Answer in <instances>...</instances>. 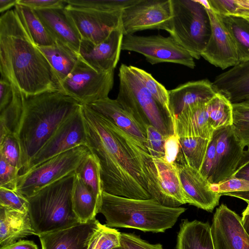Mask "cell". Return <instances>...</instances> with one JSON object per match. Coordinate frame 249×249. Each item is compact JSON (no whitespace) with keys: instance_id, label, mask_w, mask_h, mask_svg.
Returning <instances> with one entry per match:
<instances>
[{"instance_id":"obj_1","label":"cell","mask_w":249,"mask_h":249,"mask_svg":"<svg viewBox=\"0 0 249 249\" xmlns=\"http://www.w3.org/2000/svg\"><path fill=\"white\" fill-rule=\"evenodd\" d=\"M81 108L87 146L99 160L103 191L129 198H151L146 165L152 157L146 147L89 105Z\"/></svg>"},{"instance_id":"obj_2","label":"cell","mask_w":249,"mask_h":249,"mask_svg":"<svg viewBox=\"0 0 249 249\" xmlns=\"http://www.w3.org/2000/svg\"><path fill=\"white\" fill-rule=\"evenodd\" d=\"M0 75L25 95L60 91V82L15 9L0 18Z\"/></svg>"},{"instance_id":"obj_3","label":"cell","mask_w":249,"mask_h":249,"mask_svg":"<svg viewBox=\"0 0 249 249\" xmlns=\"http://www.w3.org/2000/svg\"><path fill=\"white\" fill-rule=\"evenodd\" d=\"M22 109L12 130L20 145L21 174L59 126L82 106L60 91L32 95L22 93Z\"/></svg>"},{"instance_id":"obj_4","label":"cell","mask_w":249,"mask_h":249,"mask_svg":"<svg viewBox=\"0 0 249 249\" xmlns=\"http://www.w3.org/2000/svg\"><path fill=\"white\" fill-rule=\"evenodd\" d=\"M186 210L164 206L152 198L132 199L103 191L98 213L105 216L106 225L109 227L158 233L173 227Z\"/></svg>"},{"instance_id":"obj_5","label":"cell","mask_w":249,"mask_h":249,"mask_svg":"<svg viewBox=\"0 0 249 249\" xmlns=\"http://www.w3.org/2000/svg\"><path fill=\"white\" fill-rule=\"evenodd\" d=\"M75 172L53 182L27 198L28 213L36 235L68 228L80 222L72 206Z\"/></svg>"},{"instance_id":"obj_6","label":"cell","mask_w":249,"mask_h":249,"mask_svg":"<svg viewBox=\"0 0 249 249\" xmlns=\"http://www.w3.org/2000/svg\"><path fill=\"white\" fill-rule=\"evenodd\" d=\"M118 103L145 128L152 125L165 136L175 133L173 115L147 90L133 66L122 64L118 73Z\"/></svg>"},{"instance_id":"obj_7","label":"cell","mask_w":249,"mask_h":249,"mask_svg":"<svg viewBox=\"0 0 249 249\" xmlns=\"http://www.w3.org/2000/svg\"><path fill=\"white\" fill-rule=\"evenodd\" d=\"M172 31L170 35L194 59H199L211 36L205 8L193 0H171Z\"/></svg>"},{"instance_id":"obj_8","label":"cell","mask_w":249,"mask_h":249,"mask_svg":"<svg viewBox=\"0 0 249 249\" xmlns=\"http://www.w3.org/2000/svg\"><path fill=\"white\" fill-rule=\"evenodd\" d=\"M90 153L87 146L80 145L51 158L19 175L16 191L26 198L31 197L44 187L75 172Z\"/></svg>"},{"instance_id":"obj_9","label":"cell","mask_w":249,"mask_h":249,"mask_svg":"<svg viewBox=\"0 0 249 249\" xmlns=\"http://www.w3.org/2000/svg\"><path fill=\"white\" fill-rule=\"evenodd\" d=\"M114 71L98 72L80 58L71 73L60 82V92L81 104L108 97L113 86Z\"/></svg>"},{"instance_id":"obj_10","label":"cell","mask_w":249,"mask_h":249,"mask_svg":"<svg viewBox=\"0 0 249 249\" xmlns=\"http://www.w3.org/2000/svg\"><path fill=\"white\" fill-rule=\"evenodd\" d=\"M122 50L135 52L142 54L146 60L154 65L172 63L194 69V58L171 36H138L124 35Z\"/></svg>"},{"instance_id":"obj_11","label":"cell","mask_w":249,"mask_h":249,"mask_svg":"<svg viewBox=\"0 0 249 249\" xmlns=\"http://www.w3.org/2000/svg\"><path fill=\"white\" fill-rule=\"evenodd\" d=\"M171 0H139L122 11L121 22L124 35L147 29L172 31Z\"/></svg>"},{"instance_id":"obj_12","label":"cell","mask_w":249,"mask_h":249,"mask_svg":"<svg viewBox=\"0 0 249 249\" xmlns=\"http://www.w3.org/2000/svg\"><path fill=\"white\" fill-rule=\"evenodd\" d=\"M81 107L59 126L32 158L21 174L62 153L80 145L87 146V135Z\"/></svg>"},{"instance_id":"obj_13","label":"cell","mask_w":249,"mask_h":249,"mask_svg":"<svg viewBox=\"0 0 249 249\" xmlns=\"http://www.w3.org/2000/svg\"><path fill=\"white\" fill-rule=\"evenodd\" d=\"M65 9L82 39L95 44L105 40L115 29L122 27L123 10L106 11L66 4Z\"/></svg>"},{"instance_id":"obj_14","label":"cell","mask_w":249,"mask_h":249,"mask_svg":"<svg viewBox=\"0 0 249 249\" xmlns=\"http://www.w3.org/2000/svg\"><path fill=\"white\" fill-rule=\"evenodd\" d=\"M153 160L155 172L150 194L151 197L170 207L190 204L191 201L183 188L176 163H169L164 158H153Z\"/></svg>"},{"instance_id":"obj_15","label":"cell","mask_w":249,"mask_h":249,"mask_svg":"<svg viewBox=\"0 0 249 249\" xmlns=\"http://www.w3.org/2000/svg\"><path fill=\"white\" fill-rule=\"evenodd\" d=\"M206 11L210 20L211 33L201 56L222 70L233 67L239 63L234 42L220 16L211 9Z\"/></svg>"},{"instance_id":"obj_16","label":"cell","mask_w":249,"mask_h":249,"mask_svg":"<svg viewBox=\"0 0 249 249\" xmlns=\"http://www.w3.org/2000/svg\"><path fill=\"white\" fill-rule=\"evenodd\" d=\"M211 227L215 249H249L241 217L226 205L216 209Z\"/></svg>"},{"instance_id":"obj_17","label":"cell","mask_w":249,"mask_h":249,"mask_svg":"<svg viewBox=\"0 0 249 249\" xmlns=\"http://www.w3.org/2000/svg\"><path fill=\"white\" fill-rule=\"evenodd\" d=\"M124 36L120 27L97 44L82 39L79 51L81 59L98 72L114 70L119 60Z\"/></svg>"},{"instance_id":"obj_18","label":"cell","mask_w":249,"mask_h":249,"mask_svg":"<svg viewBox=\"0 0 249 249\" xmlns=\"http://www.w3.org/2000/svg\"><path fill=\"white\" fill-rule=\"evenodd\" d=\"M216 162L211 184H218L234 177L244 153L232 125L217 130Z\"/></svg>"},{"instance_id":"obj_19","label":"cell","mask_w":249,"mask_h":249,"mask_svg":"<svg viewBox=\"0 0 249 249\" xmlns=\"http://www.w3.org/2000/svg\"><path fill=\"white\" fill-rule=\"evenodd\" d=\"M176 163L183 188L191 201L190 205L212 212L219 204L221 196L211 189V184L198 170L187 164Z\"/></svg>"},{"instance_id":"obj_20","label":"cell","mask_w":249,"mask_h":249,"mask_svg":"<svg viewBox=\"0 0 249 249\" xmlns=\"http://www.w3.org/2000/svg\"><path fill=\"white\" fill-rule=\"evenodd\" d=\"M100 223L96 219L38 235L41 249H88Z\"/></svg>"},{"instance_id":"obj_21","label":"cell","mask_w":249,"mask_h":249,"mask_svg":"<svg viewBox=\"0 0 249 249\" xmlns=\"http://www.w3.org/2000/svg\"><path fill=\"white\" fill-rule=\"evenodd\" d=\"M34 11L55 41L79 54L82 38L65 7Z\"/></svg>"},{"instance_id":"obj_22","label":"cell","mask_w":249,"mask_h":249,"mask_svg":"<svg viewBox=\"0 0 249 249\" xmlns=\"http://www.w3.org/2000/svg\"><path fill=\"white\" fill-rule=\"evenodd\" d=\"M168 92L169 109L175 119L186 108L208 102L218 93L208 79L188 82Z\"/></svg>"},{"instance_id":"obj_23","label":"cell","mask_w":249,"mask_h":249,"mask_svg":"<svg viewBox=\"0 0 249 249\" xmlns=\"http://www.w3.org/2000/svg\"><path fill=\"white\" fill-rule=\"evenodd\" d=\"M213 85L231 104L249 99V60L217 75Z\"/></svg>"},{"instance_id":"obj_24","label":"cell","mask_w":249,"mask_h":249,"mask_svg":"<svg viewBox=\"0 0 249 249\" xmlns=\"http://www.w3.org/2000/svg\"><path fill=\"white\" fill-rule=\"evenodd\" d=\"M107 118L117 127L136 138L146 147V131L116 99L109 97L100 99L88 105Z\"/></svg>"},{"instance_id":"obj_25","label":"cell","mask_w":249,"mask_h":249,"mask_svg":"<svg viewBox=\"0 0 249 249\" xmlns=\"http://www.w3.org/2000/svg\"><path fill=\"white\" fill-rule=\"evenodd\" d=\"M207 103L189 107L175 118V132L178 137H199L211 140L214 130L209 122Z\"/></svg>"},{"instance_id":"obj_26","label":"cell","mask_w":249,"mask_h":249,"mask_svg":"<svg viewBox=\"0 0 249 249\" xmlns=\"http://www.w3.org/2000/svg\"><path fill=\"white\" fill-rule=\"evenodd\" d=\"M32 235H36L28 213L0 206V247Z\"/></svg>"},{"instance_id":"obj_27","label":"cell","mask_w":249,"mask_h":249,"mask_svg":"<svg viewBox=\"0 0 249 249\" xmlns=\"http://www.w3.org/2000/svg\"><path fill=\"white\" fill-rule=\"evenodd\" d=\"M176 249H215L209 223L182 220Z\"/></svg>"},{"instance_id":"obj_28","label":"cell","mask_w":249,"mask_h":249,"mask_svg":"<svg viewBox=\"0 0 249 249\" xmlns=\"http://www.w3.org/2000/svg\"><path fill=\"white\" fill-rule=\"evenodd\" d=\"M52 67L59 82L73 71L80 58L79 54L59 41L50 46H38Z\"/></svg>"},{"instance_id":"obj_29","label":"cell","mask_w":249,"mask_h":249,"mask_svg":"<svg viewBox=\"0 0 249 249\" xmlns=\"http://www.w3.org/2000/svg\"><path fill=\"white\" fill-rule=\"evenodd\" d=\"M71 202L73 211L81 223L96 219L99 207L98 201L76 172L71 192Z\"/></svg>"},{"instance_id":"obj_30","label":"cell","mask_w":249,"mask_h":249,"mask_svg":"<svg viewBox=\"0 0 249 249\" xmlns=\"http://www.w3.org/2000/svg\"><path fill=\"white\" fill-rule=\"evenodd\" d=\"M210 141L199 137H179V151L175 162L187 164L200 171Z\"/></svg>"},{"instance_id":"obj_31","label":"cell","mask_w":249,"mask_h":249,"mask_svg":"<svg viewBox=\"0 0 249 249\" xmlns=\"http://www.w3.org/2000/svg\"><path fill=\"white\" fill-rule=\"evenodd\" d=\"M14 9L30 37L37 46H50L55 42L34 10L18 4Z\"/></svg>"},{"instance_id":"obj_32","label":"cell","mask_w":249,"mask_h":249,"mask_svg":"<svg viewBox=\"0 0 249 249\" xmlns=\"http://www.w3.org/2000/svg\"><path fill=\"white\" fill-rule=\"evenodd\" d=\"M235 45L240 62L249 60V21L235 15H219Z\"/></svg>"},{"instance_id":"obj_33","label":"cell","mask_w":249,"mask_h":249,"mask_svg":"<svg viewBox=\"0 0 249 249\" xmlns=\"http://www.w3.org/2000/svg\"><path fill=\"white\" fill-rule=\"evenodd\" d=\"M75 172L92 192L100 206L104 191L100 165L98 159L91 153H89Z\"/></svg>"},{"instance_id":"obj_34","label":"cell","mask_w":249,"mask_h":249,"mask_svg":"<svg viewBox=\"0 0 249 249\" xmlns=\"http://www.w3.org/2000/svg\"><path fill=\"white\" fill-rule=\"evenodd\" d=\"M207 106L209 122L214 131L232 125V105L223 95L217 93Z\"/></svg>"},{"instance_id":"obj_35","label":"cell","mask_w":249,"mask_h":249,"mask_svg":"<svg viewBox=\"0 0 249 249\" xmlns=\"http://www.w3.org/2000/svg\"><path fill=\"white\" fill-rule=\"evenodd\" d=\"M13 97L11 102L0 111V140L7 134L13 133L14 124L22 107L21 92L13 85Z\"/></svg>"},{"instance_id":"obj_36","label":"cell","mask_w":249,"mask_h":249,"mask_svg":"<svg viewBox=\"0 0 249 249\" xmlns=\"http://www.w3.org/2000/svg\"><path fill=\"white\" fill-rule=\"evenodd\" d=\"M139 0H64L67 4L74 7L100 11L123 10Z\"/></svg>"},{"instance_id":"obj_37","label":"cell","mask_w":249,"mask_h":249,"mask_svg":"<svg viewBox=\"0 0 249 249\" xmlns=\"http://www.w3.org/2000/svg\"><path fill=\"white\" fill-rule=\"evenodd\" d=\"M121 232L100 223L93 235L88 249H113L121 246Z\"/></svg>"},{"instance_id":"obj_38","label":"cell","mask_w":249,"mask_h":249,"mask_svg":"<svg viewBox=\"0 0 249 249\" xmlns=\"http://www.w3.org/2000/svg\"><path fill=\"white\" fill-rule=\"evenodd\" d=\"M133 69L147 90L172 115L169 107L168 90L151 74L138 67L133 66Z\"/></svg>"},{"instance_id":"obj_39","label":"cell","mask_w":249,"mask_h":249,"mask_svg":"<svg viewBox=\"0 0 249 249\" xmlns=\"http://www.w3.org/2000/svg\"><path fill=\"white\" fill-rule=\"evenodd\" d=\"M0 154L8 163L21 170L20 148L14 134L8 133L0 140Z\"/></svg>"},{"instance_id":"obj_40","label":"cell","mask_w":249,"mask_h":249,"mask_svg":"<svg viewBox=\"0 0 249 249\" xmlns=\"http://www.w3.org/2000/svg\"><path fill=\"white\" fill-rule=\"evenodd\" d=\"M27 198L16 191L0 187V206L22 213H28Z\"/></svg>"},{"instance_id":"obj_41","label":"cell","mask_w":249,"mask_h":249,"mask_svg":"<svg viewBox=\"0 0 249 249\" xmlns=\"http://www.w3.org/2000/svg\"><path fill=\"white\" fill-rule=\"evenodd\" d=\"M146 131V148L153 158H164V145L166 138L165 136L152 125H148Z\"/></svg>"},{"instance_id":"obj_42","label":"cell","mask_w":249,"mask_h":249,"mask_svg":"<svg viewBox=\"0 0 249 249\" xmlns=\"http://www.w3.org/2000/svg\"><path fill=\"white\" fill-rule=\"evenodd\" d=\"M217 131L215 130L210 140L203 163L199 171L211 184L213 176L215 162Z\"/></svg>"},{"instance_id":"obj_43","label":"cell","mask_w":249,"mask_h":249,"mask_svg":"<svg viewBox=\"0 0 249 249\" xmlns=\"http://www.w3.org/2000/svg\"><path fill=\"white\" fill-rule=\"evenodd\" d=\"M20 171V169L10 164L0 154V187L16 191Z\"/></svg>"},{"instance_id":"obj_44","label":"cell","mask_w":249,"mask_h":249,"mask_svg":"<svg viewBox=\"0 0 249 249\" xmlns=\"http://www.w3.org/2000/svg\"><path fill=\"white\" fill-rule=\"evenodd\" d=\"M211 189L219 194L234 192L249 191V181L232 178L218 184H211Z\"/></svg>"},{"instance_id":"obj_45","label":"cell","mask_w":249,"mask_h":249,"mask_svg":"<svg viewBox=\"0 0 249 249\" xmlns=\"http://www.w3.org/2000/svg\"><path fill=\"white\" fill-rule=\"evenodd\" d=\"M120 241L123 249H163L161 244L149 243L132 233H121Z\"/></svg>"},{"instance_id":"obj_46","label":"cell","mask_w":249,"mask_h":249,"mask_svg":"<svg viewBox=\"0 0 249 249\" xmlns=\"http://www.w3.org/2000/svg\"><path fill=\"white\" fill-rule=\"evenodd\" d=\"M17 4L34 10L61 8L66 5L64 0H18Z\"/></svg>"},{"instance_id":"obj_47","label":"cell","mask_w":249,"mask_h":249,"mask_svg":"<svg viewBox=\"0 0 249 249\" xmlns=\"http://www.w3.org/2000/svg\"><path fill=\"white\" fill-rule=\"evenodd\" d=\"M211 9L220 16L231 15L237 10L235 0H209Z\"/></svg>"},{"instance_id":"obj_48","label":"cell","mask_w":249,"mask_h":249,"mask_svg":"<svg viewBox=\"0 0 249 249\" xmlns=\"http://www.w3.org/2000/svg\"><path fill=\"white\" fill-rule=\"evenodd\" d=\"M179 146V137L176 132L167 137L164 145V157L167 162H175L178 153Z\"/></svg>"},{"instance_id":"obj_49","label":"cell","mask_w":249,"mask_h":249,"mask_svg":"<svg viewBox=\"0 0 249 249\" xmlns=\"http://www.w3.org/2000/svg\"><path fill=\"white\" fill-rule=\"evenodd\" d=\"M13 97L12 83L6 78L0 76V111L3 110L11 102Z\"/></svg>"},{"instance_id":"obj_50","label":"cell","mask_w":249,"mask_h":249,"mask_svg":"<svg viewBox=\"0 0 249 249\" xmlns=\"http://www.w3.org/2000/svg\"><path fill=\"white\" fill-rule=\"evenodd\" d=\"M232 130L236 138L243 147L249 148V122L233 123Z\"/></svg>"},{"instance_id":"obj_51","label":"cell","mask_w":249,"mask_h":249,"mask_svg":"<svg viewBox=\"0 0 249 249\" xmlns=\"http://www.w3.org/2000/svg\"><path fill=\"white\" fill-rule=\"evenodd\" d=\"M231 105L233 123L249 122V99Z\"/></svg>"},{"instance_id":"obj_52","label":"cell","mask_w":249,"mask_h":249,"mask_svg":"<svg viewBox=\"0 0 249 249\" xmlns=\"http://www.w3.org/2000/svg\"><path fill=\"white\" fill-rule=\"evenodd\" d=\"M233 178H242L249 181V148L244 153L239 162L237 169Z\"/></svg>"},{"instance_id":"obj_53","label":"cell","mask_w":249,"mask_h":249,"mask_svg":"<svg viewBox=\"0 0 249 249\" xmlns=\"http://www.w3.org/2000/svg\"><path fill=\"white\" fill-rule=\"evenodd\" d=\"M0 249H38L33 241L20 240L10 245L0 247Z\"/></svg>"},{"instance_id":"obj_54","label":"cell","mask_w":249,"mask_h":249,"mask_svg":"<svg viewBox=\"0 0 249 249\" xmlns=\"http://www.w3.org/2000/svg\"><path fill=\"white\" fill-rule=\"evenodd\" d=\"M220 195L221 196H228L237 197L244 200L247 203L249 202V191L225 193L220 194Z\"/></svg>"},{"instance_id":"obj_55","label":"cell","mask_w":249,"mask_h":249,"mask_svg":"<svg viewBox=\"0 0 249 249\" xmlns=\"http://www.w3.org/2000/svg\"><path fill=\"white\" fill-rule=\"evenodd\" d=\"M18 0H0V12L2 13L13 6H15Z\"/></svg>"},{"instance_id":"obj_56","label":"cell","mask_w":249,"mask_h":249,"mask_svg":"<svg viewBox=\"0 0 249 249\" xmlns=\"http://www.w3.org/2000/svg\"><path fill=\"white\" fill-rule=\"evenodd\" d=\"M235 2L237 6V10L249 11V0H235Z\"/></svg>"},{"instance_id":"obj_57","label":"cell","mask_w":249,"mask_h":249,"mask_svg":"<svg viewBox=\"0 0 249 249\" xmlns=\"http://www.w3.org/2000/svg\"><path fill=\"white\" fill-rule=\"evenodd\" d=\"M241 221L244 229L249 235V214L242 216Z\"/></svg>"},{"instance_id":"obj_58","label":"cell","mask_w":249,"mask_h":249,"mask_svg":"<svg viewBox=\"0 0 249 249\" xmlns=\"http://www.w3.org/2000/svg\"><path fill=\"white\" fill-rule=\"evenodd\" d=\"M231 15H235L244 18H249V11L238 10L235 14Z\"/></svg>"},{"instance_id":"obj_59","label":"cell","mask_w":249,"mask_h":249,"mask_svg":"<svg viewBox=\"0 0 249 249\" xmlns=\"http://www.w3.org/2000/svg\"><path fill=\"white\" fill-rule=\"evenodd\" d=\"M198 1L206 9H211V6L209 0H198Z\"/></svg>"},{"instance_id":"obj_60","label":"cell","mask_w":249,"mask_h":249,"mask_svg":"<svg viewBox=\"0 0 249 249\" xmlns=\"http://www.w3.org/2000/svg\"><path fill=\"white\" fill-rule=\"evenodd\" d=\"M249 214V202L248 203V206L242 213V216Z\"/></svg>"},{"instance_id":"obj_61","label":"cell","mask_w":249,"mask_h":249,"mask_svg":"<svg viewBox=\"0 0 249 249\" xmlns=\"http://www.w3.org/2000/svg\"><path fill=\"white\" fill-rule=\"evenodd\" d=\"M113 249H123V248L121 246L120 247H117V248H114Z\"/></svg>"},{"instance_id":"obj_62","label":"cell","mask_w":249,"mask_h":249,"mask_svg":"<svg viewBox=\"0 0 249 249\" xmlns=\"http://www.w3.org/2000/svg\"><path fill=\"white\" fill-rule=\"evenodd\" d=\"M246 19H247L248 20V21H249V18H246Z\"/></svg>"}]
</instances>
